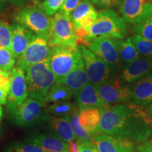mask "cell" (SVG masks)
Here are the masks:
<instances>
[{
    "label": "cell",
    "mask_w": 152,
    "mask_h": 152,
    "mask_svg": "<svg viewBox=\"0 0 152 152\" xmlns=\"http://www.w3.org/2000/svg\"><path fill=\"white\" fill-rule=\"evenodd\" d=\"M94 10L96 9L93 7L90 0H82L71 14V18L73 25L77 23L80 19L87 16Z\"/></svg>",
    "instance_id": "27"
},
{
    "label": "cell",
    "mask_w": 152,
    "mask_h": 152,
    "mask_svg": "<svg viewBox=\"0 0 152 152\" xmlns=\"http://www.w3.org/2000/svg\"><path fill=\"white\" fill-rule=\"evenodd\" d=\"M91 142L99 152H133L134 145L130 140L108 134L94 136Z\"/></svg>",
    "instance_id": "14"
},
{
    "label": "cell",
    "mask_w": 152,
    "mask_h": 152,
    "mask_svg": "<svg viewBox=\"0 0 152 152\" xmlns=\"http://www.w3.org/2000/svg\"><path fill=\"white\" fill-rule=\"evenodd\" d=\"M98 13L96 10H94L90 14H89L84 18H83L79 20L76 24H74V26H80L82 28H84L87 30H90V28L93 26L96 21V17H97Z\"/></svg>",
    "instance_id": "35"
},
{
    "label": "cell",
    "mask_w": 152,
    "mask_h": 152,
    "mask_svg": "<svg viewBox=\"0 0 152 152\" xmlns=\"http://www.w3.org/2000/svg\"><path fill=\"white\" fill-rule=\"evenodd\" d=\"M7 1V0H0V11H1V9L3 8L4 5L5 4L6 1Z\"/></svg>",
    "instance_id": "43"
},
{
    "label": "cell",
    "mask_w": 152,
    "mask_h": 152,
    "mask_svg": "<svg viewBox=\"0 0 152 152\" xmlns=\"http://www.w3.org/2000/svg\"><path fill=\"white\" fill-rule=\"evenodd\" d=\"M73 94L74 92L66 85L56 83L49 90L45 102L53 103L68 102L71 99Z\"/></svg>",
    "instance_id": "24"
},
{
    "label": "cell",
    "mask_w": 152,
    "mask_h": 152,
    "mask_svg": "<svg viewBox=\"0 0 152 152\" xmlns=\"http://www.w3.org/2000/svg\"><path fill=\"white\" fill-rule=\"evenodd\" d=\"M99 132L137 142H144L151 134L152 118L148 109L127 102L109 106L100 111Z\"/></svg>",
    "instance_id": "1"
},
{
    "label": "cell",
    "mask_w": 152,
    "mask_h": 152,
    "mask_svg": "<svg viewBox=\"0 0 152 152\" xmlns=\"http://www.w3.org/2000/svg\"><path fill=\"white\" fill-rule=\"evenodd\" d=\"M64 1L65 0H45L41 4V7L47 16H50L61 9Z\"/></svg>",
    "instance_id": "33"
},
{
    "label": "cell",
    "mask_w": 152,
    "mask_h": 152,
    "mask_svg": "<svg viewBox=\"0 0 152 152\" xmlns=\"http://www.w3.org/2000/svg\"><path fill=\"white\" fill-rule=\"evenodd\" d=\"M126 33L127 27L124 19L111 9L99 13L96 21L89 30L91 38L106 37L123 39Z\"/></svg>",
    "instance_id": "3"
},
{
    "label": "cell",
    "mask_w": 152,
    "mask_h": 152,
    "mask_svg": "<svg viewBox=\"0 0 152 152\" xmlns=\"http://www.w3.org/2000/svg\"><path fill=\"white\" fill-rule=\"evenodd\" d=\"M51 54L49 40L41 35H34L30 45L18 58L16 67L26 71L30 66L48 59Z\"/></svg>",
    "instance_id": "7"
},
{
    "label": "cell",
    "mask_w": 152,
    "mask_h": 152,
    "mask_svg": "<svg viewBox=\"0 0 152 152\" xmlns=\"http://www.w3.org/2000/svg\"><path fill=\"white\" fill-rule=\"evenodd\" d=\"M16 58L9 49L0 46V70L2 73L10 74L14 67Z\"/></svg>",
    "instance_id": "29"
},
{
    "label": "cell",
    "mask_w": 152,
    "mask_h": 152,
    "mask_svg": "<svg viewBox=\"0 0 152 152\" xmlns=\"http://www.w3.org/2000/svg\"><path fill=\"white\" fill-rule=\"evenodd\" d=\"M81 142H82L79 141L77 139L73 140V141L70 142L69 143H68V152H80V147Z\"/></svg>",
    "instance_id": "40"
},
{
    "label": "cell",
    "mask_w": 152,
    "mask_h": 152,
    "mask_svg": "<svg viewBox=\"0 0 152 152\" xmlns=\"http://www.w3.org/2000/svg\"><path fill=\"white\" fill-rule=\"evenodd\" d=\"M2 115H3L2 107H1V104H0V121H1V118H2Z\"/></svg>",
    "instance_id": "45"
},
{
    "label": "cell",
    "mask_w": 152,
    "mask_h": 152,
    "mask_svg": "<svg viewBox=\"0 0 152 152\" xmlns=\"http://www.w3.org/2000/svg\"><path fill=\"white\" fill-rule=\"evenodd\" d=\"M151 70L152 64L149 59L138 58L126 66L123 71L122 78L127 83H132L149 74Z\"/></svg>",
    "instance_id": "19"
},
{
    "label": "cell",
    "mask_w": 152,
    "mask_h": 152,
    "mask_svg": "<svg viewBox=\"0 0 152 152\" xmlns=\"http://www.w3.org/2000/svg\"><path fill=\"white\" fill-rule=\"evenodd\" d=\"M134 32L137 35L152 41V15L143 22L137 25Z\"/></svg>",
    "instance_id": "31"
},
{
    "label": "cell",
    "mask_w": 152,
    "mask_h": 152,
    "mask_svg": "<svg viewBox=\"0 0 152 152\" xmlns=\"http://www.w3.org/2000/svg\"><path fill=\"white\" fill-rule=\"evenodd\" d=\"M75 96L79 109L96 108L101 111L109 106L101 98L97 85L92 84L90 82L76 93Z\"/></svg>",
    "instance_id": "15"
},
{
    "label": "cell",
    "mask_w": 152,
    "mask_h": 152,
    "mask_svg": "<svg viewBox=\"0 0 152 152\" xmlns=\"http://www.w3.org/2000/svg\"><path fill=\"white\" fill-rule=\"evenodd\" d=\"M78 49L90 83L95 85H99L108 80L111 75V66L85 46L80 45Z\"/></svg>",
    "instance_id": "8"
},
{
    "label": "cell",
    "mask_w": 152,
    "mask_h": 152,
    "mask_svg": "<svg viewBox=\"0 0 152 152\" xmlns=\"http://www.w3.org/2000/svg\"><path fill=\"white\" fill-rule=\"evenodd\" d=\"M9 92L0 89V104H6L8 100Z\"/></svg>",
    "instance_id": "42"
},
{
    "label": "cell",
    "mask_w": 152,
    "mask_h": 152,
    "mask_svg": "<svg viewBox=\"0 0 152 152\" xmlns=\"http://www.w3.org/2000/svg\"><path fill=\"white\" fill-rule=\"evenodd\" d=\"M7 152H46L38 144H17L9 149Z\"/></svg>",
    "instance_id": "34"
},
{
    "label": "cell",
    "mask_w": 152,
    "mask_h": 152,
    "mask_svg": "<svg viewBox=\"0 0 152 152\" xmlns=\"http://www.w3.org/2000/svg\"><path fill=\"white\" fill-rule=\"evenodd\" d=\"M121 61L125 64H130L140 58V53L134 47L131 38L126 39H114Z\"/></svg>",
    "instance_id": "23"
},
{
    "label": "cell",
    "mask_w": 152,
    "mask_h": 152,
    "mask_svg": "<svg viewBox=\"0 0 152 152\" xmlns=\"http://www.w3.org/2000/svg\"><path fill=\"white\" fill-rule=\"evenodd\" d=\"M118 1V0H97L95 4L100 9H107L115 5Z\"/></svg>",
    "instance_id": "39"
},
{
    "label": "cell",
    "mask_w": 152,
    "mask_h": 152,
    "mask_svg": "<svg viewBox=\"0 0 152 152\" xmlns=\"http://www.w3.org/2000/svg\"><path fill=\"white\" fill-rule=\"evenodd\" d=\"M102 100L106 104H123L132 99V91L128 85H123L120 79L106 80L97 85Z\"/></svg>",
    "instance_id": "9"
},
{
    "label": "cell",
    "mask_w": 152,
    "mask_h": 152,
    "mask_svg": "<svg viewBox=\"0 0 152 152\" xmlns=\"http://www.w3.org/2000/svg\"><path fill=\"white\" fill-rule=\"evenodd\" d=\"M15 19L18 23L26 26L36 35H41L49 40L51 21L49 16L42 8L41 4H34L18 11Z\"/></svg>",
    "instance_id": "5"
},
{
    "label": "cell",
    "mask_w": 152,
    "mask_h": 152,
    "mask_svg": "<svg viewBox=\"0 0 152 152\" xmlns=\"http://www.w3.org/2000/svg\"><path fill=\"white\" fill-rule=\"evenodd\" d=\"M44 102L35 99H27L19 105H9L17 124L26 126L33 124L41 115Z\"/></svg>",
    "instance_id": "10"
},
{
    "label": "cell",
    "mask_w": 152,
    "mask_h": 152,
    "mask_svg": "<svg viewBox=\"0 0 152 152\" xmlns=\"http://www.w3.org/2000/svg\"><path fill=\"white\" fill-rule=\"evenodd\" d=\"M10 87L8 94L9 105H19L28 99V89L24 71L18 67L10 73Z\"/></svg>",
    "instance_id": "13"
},
{
    "label": "cell",
    "mask_w": 152,
    "mask_h": 152,
    "mask_svg": "<svg viewBox=\"0 0 152 152\" xmlns=\"http://www.w3.org/2000/svg\"><path fill=\"white\" fill-rule=\"evenodd\" d=\"M13 29L7 22L0 20V46L11 52Z\"/></svg>",
    "instance_id": "30"
},
{
    "label": "cell",
    "mask_w": 152,
    "mask_h": 152,
    "mask_svg": "<svg viewBox=\"0 0 152 152\" xmlns=\"http://www.w3.org/2000/svg\"><path fill=\"white\" fill-rule=\"evenodd\" d=\"M79 110L77 106L70 102L55 103L48 108V112L53 116L64 117L71 115L74 112Z\"/></svg>",
    "instance_id": "25"
},
{
    "label": "cell",
    "mask_w": 152,
    "mask_h": 152,
    "mask_svg": "<svg viewBox=\"0 0 152 152\" xmlns=\"http://www.w3.org/2000/svg\"><path fill=\"white\" fill-rule=\"evenodd\" d=\"M101 113L96 108H86L79 109L80 123L83 128L91 134L93 137L99 134V125Z\"/></svg>",
    "instance_id": "21"
},
{
    "label": "cell",
    "mask_w": 152,
    "mask_h": 152,
    "mask_svg": "<svg viewBox=\"0 0 152 152\" xmlns=\"http://www.w3.org/2000/svg\"><path fill=\"white\" fill-rule=\"evenodd\" d=\"M80 1L81 0H65L64 5L60 10L64 11L66 14L71 15L72 11L77 7Z\"/></svg>",
    "instance_id": "36"
},
{
    "label": "cell",
    "mask_w": 152,
    "mask_h": 152,
    "mask_svg": "<svg viewBox=\"0 0 152 152\" xmlns=\"http://www.w3.org/2000/svg\"><path fill=\"white\" fill-rule=\"evenodd\" d=\"M88 48L111 67L118 68L121 65V61L114 39L106 37H94Z\"/></svg>",
    "instance_id": "12"
},
{
    "label": "cell",
    "mask_w": 152,
    "mask_h": 152,
    "mask_svg": "<svg viewBox=\"0 0 152 152\" xmlns=\"http://www.w3.org/2000/svg\"><path fill=\"white\" fill-rule=\"evenodd\" d=\"M94 152H99V151H97V150L96 149V148H95V147H94Z\"/></svg>",
    "instance_id": "47"
},
{
    "label": "cell",
    "mask_w": 152,
    "mask_h": 152,
    "mask_svg": "<svg viewBox=\"0 0 152 152\" xmlns=\"http://www.w3.org/2000/svg\"><path fill=\"white\" fill-rule=\"evenodd\" d=\"M70 116L71 115L64 117L50 115L48 118L50 128L58 138L67 143L76 139L71 124Z\"/></svg>",
    "instance_id": "20"
},
{
    "label": "cell",
    "mask_w": 152,
    "mask_h": 152,
    "mask_svg": "<svg viewBox=\"0 0 152 152\" xmlns=\"http://www.w3.org/2000/svg\"><path fill=\"white\" fill-rule=\"evenodd\" d=\"M26 81L30 98L45 102L49 90L56 83V76L49 66V58L26 69Z\"/></svg>",
    "instance_id": "2"
},
{
    "label": "cell",
    "mask_w": 152,
    "mask_h": 152,
    "mask_svg": "<svg viewBox=\"0 0 152 152\" xmlns=\"http://www.w3.org/2000/svg\"><path fill=\"white\" fill-rule=\"evenodd\" d=\"M31 142L40 146L46 152H68V143L58 137L38 135L35 137Z\"/></svg>",
    "instance_id": "22"
},
{
    "label": "cell",
    "mask_w": 152,
    "mask_h": 152,
    "mask_svg": "<svg viewBox=\"0 0 152 152\" xmlns=\"http://www.w3.org/2000/svg\"><path fill=\"white\" fill-rule=\"evenodd\" d=\"M131 91L134 104L142 106L149 105L152 102V75L148 74L138 80Z\"/></svg>",
    "instance_id": "18"
},
{
    "label": "cell",
    "mask_w": 152,
    "mask_h": 152,
    "mask_svg": "<svg viewBox=\"0 0 152 152\" xmlns=\"http://www.w3.org/2000/svg\"><path fill=\"white\" fill-rule=\"evenodd\" d=\"M89 82H90V80H89L84 62L82 58L75 66V67L58 83H61L66 85L73 91L74 94H75Z\"/></svg>",
    "instance_id": "17"
},
{
    "label": "cell",
    "mask_w": 152,
    "mask_h": 152,
    "mask_svg": "<svg viewBox=\"0 0 152 152\" xmlns=\"http://www.w3.org/2000/svg\"><path fill=\"white\" fill-rule=\"evenodd\" d=\"M10 74L4 73L1 72L0 73V89L9 92V87H10Z\"/></svg>",
    "instance_id": "37"
},
{
    "label": "cell",
    "mask_w": 152,
    "mask_h": 152,
    "mask_svg": "<svg viewBox=\"0 0 152 152\" xmlns=\"http://www.w3.org/2000/svg\"><path fill=\"white\" fill-rule=\"evenodd\" d=\"M70 120H71V124L76 139L80 142L91 141L93 137L82 127L80 123L79 110L71 114L70 116Z\"/></svg>",
    "instance_id": "26"
},
{
    "label": "cell",
    "mask_w": 152,
    "mask_h": 152,
    "mask_svg": "<svg viewBox=\"0 0 152 152\" xmlns=\"http://www.w3.org/2000/svg\"><path fill=\"white\" fill-rule=\"evenodd\" d=\"M12 29L11 52L15 58H18L30 45L34 35L30 29L18 23L12 26Z\"/></svg>",
    "instance_id": "16"
},
{
    "label": "cell",
    "mask_w": 152,
    "mask_h": 152,
    "mask_svg": "<svg viewBox=\"0 0 152 152\" xmlns=\"http://www.w3.org/2000/svg\"><path fill=\"white\" fill-rule=\"evenodd\" d=\"M121 13L125 22L140 23L152 15V0H124Z\"/></svg>",
    "instance_id": "11"
},
{
    "label": "cell",
    "mask_w": 152,
    "mask_h": 152,
    "mask_svg": "<svg viewBox=\"0 0 152 152\" xmlns=\"http://www.w3.org/2000/svg\"><path fill=\"white\" fill-rule=\"evenodd\" d=\"M131 39L140 54L152 59V41H150L137 34L133 35Z\"/></svg>",
    "instance_id": "28"
},
{
    "label": "cell",
    "mask_w": 152,
    "mask_h": 152,
    "mask_svg": "<svg viewBox=\"0 0 152 152\" xmlns=\"http://www.w3.org/2000/svg\"><path fill=\"white\" fill-rule=\"evenodd\" d=\"M80 152H94V147L91 141L82 142L80 147Z\"/></svg>",
    "instance_id": "41"
},
{
    "label": "cell",
    "mask_w": 152,
    "mask_h": 152,
    "mask_svg": "<svg viewBox=\"0 0 152 152\" xmlns=\"http://www.w3.org/2000/svg\"><path fill=\"white\" fill-rule=\"evenodd\" d=\"M148 111H149L150 116H151V118H152V104L149 106V108H148Z\"/></svg>",
    "instance_id": "44"
},
{
    "label": "cell",
    "mask_w": 152,
    "mask_h": 152,
    "mask_svg": "<svg viewBox=\"0 0 152 152\" xmlns=\"http://www.w3.org/2000/svg\"><path fill=\"white\" fill-rule=\"evenodd\" d=\"M1 73V70H0V73Z\"/></svg>",
    "instance_id": "48"
},
{
    "label": "cell",
    "mask_w": 152,
    "mask_h": 152,
    "mask_svg": "<svg viewBox=\"0 0 152 152\" xmlns=\"http://www.w3.org/2000/svg\"><path fill=\"white\" fill-rule=\"evenodd\" d=\"M91 1H92V3H94V4H96V1H97V0H90Z\"/></svg>",
    "instance_id": "46"
},
{
    "label": "cell",
    "mask_w": 152,
    "mask_h": 152,
    "mask_svg": "<svg viewBox=\"0 0 152 152\" xmlns=\"http://www.w3.org/2000/svg\"><path fill=\"white\" fill-rule=\"evenodd\" d=\"M137 152H152V140H146L137 147Z\"/></svg>",
    "instance_id": "38"
},
{
    "label": "cell",
    "mask_w": 152,
    "mask_h": 152,
    "mask_svg": "<svg viewBox=\"0 0 152 152\" xmlns=\"http://www.w3.org/2000/svg\"><path fill=\"white\" fill-rule=\"evenodd\" d=\"M82 58L78 47L56 45L51 48L49 66L56 76V83L71 72Z\"/></svg>",
    "instance_id": "4"
},
{
    "label": "cell",
    "mask_w": 152,
    "mask_h": 152,
    "mask_svg": "<svg viewBox=\"0 0 152 152\" xmlns=\"http://www.w3.org/2000/svg\"><path fill=\"white\" fill-rule=\"evenodd\" d=\"M74 30H75V37L77 45L89 46L93 39L90 37L89 30L80 26H74Z\"/></svg>",
    "instance_id": "32"
},
{
    "label": "cell",
    "mask_w": 152,
    "mask_h": 152,
    "mask_svg": "<svg viewBox=\"0 0 152 152\" xmlns=\"http://www.w3.org/2000/svg\"><path fill=\"white\" fill-rule=\"evenodd\" d=\"M51 28L49 44L51 48L56 45L77 47L75 37L74 25L71 15L58 11L50 18Z\"/></svg>",
    "instance_id": "6"
}]
</instances>
